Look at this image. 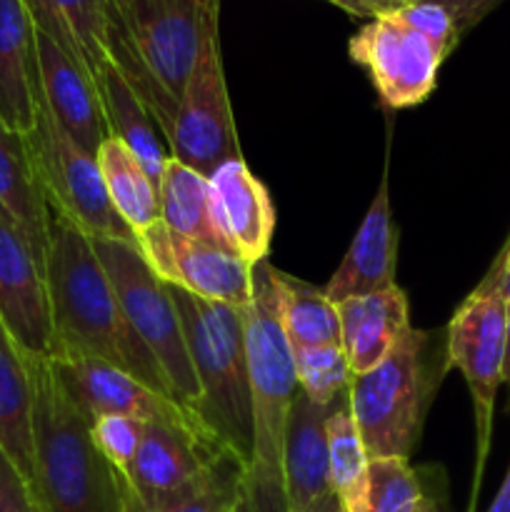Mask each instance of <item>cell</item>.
I'll return each mask as SVG.
<instances>
[{"instance_id": "obj_1", "label": "cell", "mask_w": 510, "mask_h": 512, "mask_svg": "<svg viewBox=\"0 0 510 512\" xmlns=\"http://www.w3.org/2000/svg\"><path fill=\"white\" fill-rule=\"evenodd\" d=\"M45 280L53 313L55 355L105 360L173 398L158 360L125 318L118 293L95 253L93 238L55 210H50Z\"/></svg>"}, {"instance_id": "obj_2", "label": "cell", "mask_w": 510, "mask_h": 512, "mask_svg": "<svg viewBox=\"0 0 510 512\" xmlns=\"http://www.w3.org/2000/svg\"><path fill=\"white\" fill-rule=\"evenodd\" d=\"M253 448L238 483L233 512H290L285 498V435L298 378L280 318V290L268 258L253 265V298L245 308Z\"/></svg>"}, {"instance_id": "obj_3", "label": "cell", "mask_w": 510, "mask_h": 512, "mask_svg": "<svg viewBox=\"0 0 510 512\" xmlns=\"http://www.w3.org/2000/svg\"><path fill=\"white\" fill-rule=\"evenodd\" d=\"M33 370V493L40 512H123V475L90 438V423L45 358Z\"/></svg>"}, {"instance_id": "obj_4", "label": "cell", "mask_w": 510, "mask_h": 512, "mask_svg": "<svg viewBox=\"0 0 510 512\" xmlns=\"http://www.w3.org/2000/svg\"><path fill=\"white\" fill-rule=\"evenodd\" d=\"M170 293L183 323L190 363L200 385L195 415L203 428L245 465L253 448L245 308L210 303L173 285Z\"/></svg>"}, {"instance_id": "obj_5", "label": "cell", "mask_w": 510, "mask_h": 512, "mask_svg": "<svg viewBox=\"0 0 510 512\" xmlns=\"http://www.w3.org/2000/svg\"><path fill=\"white\" fill-rule=\"evenodd\" d=\"M425 345L428 335L410 328L378 368L350 378V413L370 460L410 458L418 443L430 395Z\"/></svg>"}, {"instance_id": "obj_6", "label": "cell", "mask_w": 510, "mask_h": 512, "mask_svg": "<svg viewBox=\"0 0 510 512\" xmlns=\"http://www.w3.org/2000/svg\"><path fill=\"white\" fill-rule=\"evenodd\" d=\"M93 245L115 293H118L125 318L140 335L145 348L158 360L173 398L195 413L200 400V385L195 378L193 363H190L183 323H180L170 285L153 273L148 260L140 253L138 243L93 240Z\"/></svg>"}, {"instance_id": "obj_7", "label": "cell", "mask_w": 510, "mask_h": 512, "mask_svg": "<svg viewBox=\"0 0 510 512\" xmlns=\"http://www.w3.org/2000/svg\"><path fill=\"white\" fill-rule=\"evenodd\" d=\"M503 268L505 255L500 250L483 283L460 303L445 330V368H458L473 395L475 438H478L473 495H478L480 475H483L485 458H488L495 395L503 385L505 323H508V308H505L503 293H500Z\"/></svg>"}, {"instance_id": "obj_8", "label": "cell", "mask_w": 510, "mask_h": 512, "mask_svg": "<svg viewBox=\"0 0 510 512\" xmlns=\"http://www.w3.org/2000/svg\"><path fill=\"white\" fill-rule=\"evenodd\" d=\"M218 13L220 0H110V18L178 103L200 55L218 40Z\"/></svg>"}, {"instance_id": "obj_9", "label": "cell", "mask_w": 510, "mask_h": 512, "mask_svg": "<svg viewBox=\"0 0 510 512\" xmlns=\"http://www.w3.org/2000/svg\"><path fill=\"white\" fill-rule=\"evenodd\" d=\"M28 145L50 210L73 220L93 240L135 243V233L110 203L98 158L85 153L43 103Z\"/></svg>"}, {"instance_id": "obj_10", "label": "cell", "mask_w": 510, "mask_h": 512, "mask_svg": "<svg viewBox=\"0 0 510 512\" xmlns=\"http://www.w3.org/2000/svg\"><path fill=\"white\" fill-rule=\"evenodd\" d=\"M163 135L168 138L170 158L205 178L228 160L243 158L220 60V40H213L200 55Z\"/></svg>"}, {"instance_id": "obj_11", "label": "cell", "mask_w": 510, "mask_h": 512, "mask_svg": "<svg viewBox=\"0 0 510 512\" xmlns=\"http://www.w3.org/2000/svg\"><path fill=\"white\" fill-rule=\"evenodd\" d=\"M223 445L205 430L173 423H145L125 485L145 508H165L198 493L223 458Z\"/></svg>"}, {"instance_id": "obj_12", "label": "cell", "mask_w": 510, "mask_h": 512, "mask_svg": "<svg viewBox=\"0 0 510 512\" xmlns=\"http://www.w3.org/2000/svg\"><path fill=\"white\" fill-rule=\"evenodd\" d=\"M350 58L368 70L380 100L388 108L420 105L438 83L448 55L398 15L383 13L365 23L348 43Z\"/></svg>"}, {"instance_id": "obj_13", "label": "cell", "mask_w": 510, "mask_h": 512, "mask_svg": "<svg viewBox=\"0 0 510 512\" xmlns=\"http://www.w3.org/2000/svg\"><path fill=\"white\" fill-rule=\"evenodd\" d=\"M140 253L163 283L210 303L248 308L253 265L240 255L170 230L163 220L135 233Z\"/></svg>"}, {"instance_id": "obj_14", "label": "cell", "mask_w": 510, "mask_h": 512, "mask_svg": "<svg viewBox=\"0 0 510 512\" xmlns=\"http://www.w3.org/2000/svg\"><path fill=\"white\" fill-rule=\"evenodd\" d=\"M48 363L63 393L85 415L88 423L100 415H128L143 423H173L205 430L193 410L105 360L55 355V358H48Z\"/></svg>"}, {"instance_id": "obj_15", "label": "cell", "mask_w": 510, "mask_h": 512, "mask_svg": "<svg viewBox=\"0 0 510 512\" xmlns=\"http://www.w3.org/2000/svg\"><path fill=\"white\" fill-rule=\"evenodd\" d=\"M0 320L30 358H53L55 328L45 265L0 215Z\"/></svg>"}, {"instance_id": "obj_16", "label": "cell", "mask_w": 510, "mask_h": 512, "mask_svg": "<svg viewBox=\"0 0 510 512\" xmlns=\"http://www.w3.org/2000/svg\"><path fill=\"white\" fill-rule=\"evenodd\" d=\"M40 70V103L48 108L55 123L85 150L98 158V150L110 138L98 83L53 43L35 30Z\"/></svg>"}, {"instance_id": "obj_17", "label": "cell", "mask_w": 510, "mask_h": 512, "mask_svg": "<svg viewBox=\"0 0 510 512\" xmlns=\"http://www.w3.org/2000/svg\"><path fill=\"white\" fill-rule=\"evenodd\" d=\"M395 263H398V230L393 225L388 198V168L380 188L345 253L343 263L325 285V295L333 303H343L360 295L383 293L395 288Z\"/></svg>"}, {"instance_id": "obj_18", "label": "cell", "mask_w": 510, "mask_h": 512, "mask_svg": "<svg viewBox=\"0 0 510 512\" xmlns=\"http://www.w3.org/2000/svg\"><path fill=\"white\" fill-rule=\"evenodd\" d=\"M40 110L35 23L25 0H0V120L20 135L33 133Z\"/></svg>"}, {"instance_id": "obj_19", "label": "cell", "mask_w": 510, "mask_h": 512, "mask_svg": "<svg viewBox=\"0 0 510 512\" xmlns=\"http://www.w3.org/2000/svg\"><path fill=\"white\" fill-rule=\"evenodd\" d=\"M220 228L235 253L255 265L268 258L275 230V210L265 185L248 170L243 158L228 160L210 175Z\"/></svg>"}, {"instance_id": "obj_20", "label": "cell", "mask_w": 510, "mask_h": 512, "mask_svg": "<svg viewBox=\"0 0 510 512\" xmlns=\"http://www.w3.org/2000/svg\"><path fill=\"white\" fill-rule=\"evenodd\" d=\"M335 305L340 315V348L353 375H365L378 368L398 340L413 328L408 298L398 285Z\"/></svg>"}, {"instance_id": "obj_21", "label": "cell", "mask_w": 510, "mask_h": 512, "mask_svg": "<svg viewBox=\"0 0 510 512\" xmlns=\"http://www.w3.org/2000/svg\"><path fill=\"white\" fill-rule=\"evenodd\" d=\"M333 405H318L295 393L285 435V498L290 512L308 510L315 500L330 493L328 470V418Z\"/></svg>"}, {"instance_id": "obj_22", "label": "cell", "mask_w": 510, "mask_h": 512, "mask_svg": "<svg viewBox=\"0 0 510 512\" xmlns=\"http://www.w3.org/2000/svg\"><path fill=\"white\" fill-rule=\"evenodd\" d=\"M0 215L20 230L40 263L48 255L50 205L40 185L28 135L10 130L0 120Z\"/></svg>"}, {"instance_id": "obj_23", "label": "cell", "mask_w": 510, "mask_h": 512, "mask_svg": "<svg viewBox=\"0 0 510 512\" xmlns=\"http://www.w3.org/2000/svg\"><path fill=\"white\" fill-rule=\"evenodd\" d=\"M35 30L63 48L98 83L110 65V0H25Z\"/></svg>"}, {"instance_id": "obj_24", "label": "cell", "mask_w": 510, "mask_h": 512, "mask_svg": "<svg viewBox=\"0 0 510 512\" xmlns=\"http://www.w3.org/2000/svg\"><path fill=\"white\" fill-rule=\"evenodd\" d=\"M33 370L10 330L0 320V448L20 473L33 480Z\"/></svg>"}, {"instance_id": "obj_25", "label": "cell", "mask_w": 510, "mask_h": 512, "mask_svg": "<svg viewBox=\"0 0 510 512\" xmlns=\"http://www.w3.org/2000/svg\"><path fill=\"white\" fill-rule=\"evenodd\" d=\"M158 195L160 220L170 230L185 235V238L200 240V243L235 253L230 240L225 238L223 228H220L210 178L195 173L193 168L178 163L175 158H168L163 175H160Z\"/></svg>"}, {"instance_id": "obj_26", "label": "cell", "mask_w": 510, "mask_h": 512, "mask_svg": "<svg viewBox=\"0 0 510 512\" xmlns=\"http://www.w3.org/2000/svg\"><path fill=\"white\" fill-rule=\"evenodd\" d=\"M98 90L110 135L118 138L140 160L145 173L160 188V175H163L165 160L170 158V153H165L163 145H160L153 128V118H150L143 100L135 95V90L130 88L128 80L120 75V70L113 63L100 75Z\"/></svg>"}, {"instance_id": "obj_27", "label": "cell", "mask_w": 510, "mask_h": 512, "mask_svg": "<svg viewBox=\"0 0 510 512\" xmlns=\"http://www.w3.org/2000/svg\"><path fill=\"white\" fill-rule=\"evenodd\" d=\"M98 165L103 173L105 190L118 210L120 218L125 220L133 233H140L148 225L160 220V195L158 185L150 180L140 160L110 135L98 150Z\"/></svg>"}, {"instance_id": "obj_28", "label": "cell", "mask_w": 510, "mask_h": 512, "mask_svg": "<svg viewBox=\"0 0 510 512\" xmlns=\"http://www.w3.org/2000/svg\"><path fill=\"white\" fill-rule=\"evenodd\" d=\"M330 490L345 512H365L370 455L350 413L348 393L340 395L328 418Z\"/></svg>"}, {"instance_id": "obj_29", "label": "cell", "mask_w": 510, "mask_h": 512, "mask_svg": "<svg viewBox=\"0 0 510 512\" xmlns=\"http://www.w3.org/2000/svg\"><path fill=\"white\" fill-rule=\"evenodd\" d=\"M280 290V318L290 348H320L340 345L338 305L325 295L323 288L275 270Z\"/></svg>"}, {"instance_id": "obj_30", "label": "cell", "mask_w": 510, "mask_h": 512, "mask_svg": "<svg viewBox=\"0 0 510 512\" xmlns=\"http://www.w3.org/2000/svg\"><path fill=\"white\" fill-rule=\"evenodd\" d=\"M293 368L300 393L318 405H330L348 393L353 378L340 345L293 350Z\"/></svg>"}, {"instance_id": "obj_31", "label": "cell", "mask_w": 510, "mask_h": 512, "mask_svg": "<svg viewBox=\"0 0 510 512\" xmlns=\"http://www.w3.org/2000/svg\"><path fill=\"white\" fill-rule=\"evenodd\" d=\"M428 495L408 458H373L365 512H418Z\"/></svg>"}, {"instance_id": "obj_32", "label": "cell", "mask_w": 510, "mask_h": 512, "mask_svg": "<svg viewBox=\"0 0 510 512\" xmlns=\"http://www.w3.org/2000/svg\"><path fill=\"white\" fill-rule=\"evenodd\" d=\"M240 475H243V460L233 453H225L218 460V465H215L208 483L198 493L180 500V503L155 510L140 505L123 480V512H233L235 498H238Z\"/></svg>"}, {"instance_id": "obj_33", "label": "cell", "mask_w": 510, "mask_h": 512, "mask_svg": "<svg viewBox=\"0 0 510 512\" xmlns=\"http://www.w3.org/2000/svg\"><path fill=\"white\" fill-rule=\"evenodd\" d=\"M143 428V420L128 418V415H100L90 420V438L120 475H128L140 440H143Z\"/></svg>"}, {"instance_id": "obj_34", "label": "cell", "mask_w": 510, "mask_h": 512, "mask_svg": "<svg viewBox=\"0 0 510 512\" xmlns=\"http://www.w3.org/2000/svg\"><path fill=\"white\" fill-rule=\"evenodd\" d=\"M393 15H398L405 25H410L413 30L423 33L425 38L433 40L445 55H450V50L458 45L460 33L458 25H455L453 15L445 8L433 3H405L400 8L390 10Z\"/></svg>"}, {"instance_id": "obj_35", "label": "cell", "mask_w": 510, "mask_h": 512, "mask_svg": "<svg viewBox=\"0 0 510 512\" xmlns=\"http://www.w3.org/2000/svg\"><path fill=\"white\" fill-rule=\"evenodd\" d=\"M0 512H40L33 485L0 448Z\"/></svg>"}, {"instance_id": "obj_36", "label": "cell", "mask_w": 510, "mask_h": 512, "mask_svg": "<svg viewBox=\"0 0 510 512\" xmlns=\"http://www.w3.org/2000/svg\"><path fill=\"white\" fill-rule=\"evenodd\" d=\"M408 0H335L338 8H343L345 13L360 15V18H378V15L390 13V10L400 8Z\"/></svg>"}, {"instance_id": "obj_37", "label": "cell", "mask_w": 510, "mask_h": 512, "mask_svg": "<svg viewBox=\"0 0 510 512\" xmlns=\"http://www.w3.org/2000/svg\"><path fill=\"white\" fill-rule=\"evenodd\" d=\"M500 0H470V8H468V13H465V18L460 20V38H463L465 33H468L470 28H475V25L480 23V20L485 18V15L490 13V10L495 8V5H498Z\"/></svg>"}, {"instance_id": "obj_38", "label": "cell", "mask_w": 510, "mask_h": 512, "mask_svg": "<svg viewBox=\"0 0 510 512\" xmlns=\"http://www.w3.org/2000/svg\"><path fill=\"white\" fill-rule=\"evenodd\" d=\"M408 3H433V5H440V8L448 10L450 15H453L455 25L460 28V20L465 18V13H468L470 8V0H408ZM460 33V30H458Z\"/></svg>"}, {"instance_id": "obj_39", "label": "cell", "mask_w": 510, "mask_h": 512, "mask_svg": "<svg viewBox=\"0 0 510 512\" xmlns=\"http://www.w3.org/2000/svg\"><path fill=\"white\" fill-rule=\"evenodd\" d=\"M485 512H510V465H508V473H505L503 483H500L498 493H495V500L490 503V508Z\"/></svg>"}, {"instance_id": "obj_40", "label": "cell", "mask_w": 510, "mask_h": 512, "mask_svg": "<svg viewBox=\"0 0 510 512\" xmlns=\"http://www.w3.org/2000/svg\"><path fill=\"white\" fill-rule=\"evenodd\" d=\"M303 512H345V510L343 505H340V500L333 495V490H330V493H325L323 498L315 500V503Z\"/></svg>"}, {"instance_id": "obj_41", "label": "cell", "mask_w": 510, "mask_h": 512, "mask_svg": "<svg viewBox=\"0 0 510 512\" xmlns=\"http://www.w3.org/2000/svg\"><path fill=\"white\" fill-rule=\"evenodd\" d=\"M503 383L510 385V313L505 323V355H503Z\"/></svg>"}, {"instance_id": "obj_42", "label": "cell", "mask_w": 510, "mask_h": 512, "mask_svg": "<svg viewBox=\"0 0 510 512\" xmlns=\"http://www.w3.org/2000/svg\"><path fill=\"white\" fill-rule=\"evenodd\" d=\"M500 293H503L505 308H508V313H510V270H505V268H503V275H500Z\"/></svg>"}, {"instance_id": "obj_43", "label": "cell", "mask_w": 510, "mask_h": 512, "mask_svg": "<svg viewBox=\"0 0 510 512\" xmlns=\"http://www.w3.org/2000/svg\"><path fill=\"white\" fill-rule=\"evenodd\" d=\"M418 512H440V508H438V505H435V500L425 498V500H423V505H420V510H418Z\"/></svg>"}, {"instance_id": "obj_44", "label": "cell", "mask_w": 510, "mask_h": 512, "mask_svg": "<svg viewBox=\"0 0 510 512\" xmlns=\"http://www.w3.org/2000/svg\"><path fill=\"white\" fill-rule=\"evenodd\" d=\"M503 255H505V270H510V240H508V245L503 248Z\"/></svg>"}, {"instance_id": "obj_45", "label": "cell", "mask_w": 510, "mask_h": 512, "mask_svg": "<svg viewBox=\"0 0 510 512\" xmlns=\"http://www.w3.org/2000/svg\"><path fill=\"white\" fill-rule=\"evenodd\" d=\"M330 3H335V0H330Z\"/></svg>"}]
</instances>
